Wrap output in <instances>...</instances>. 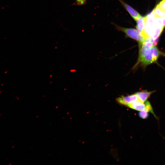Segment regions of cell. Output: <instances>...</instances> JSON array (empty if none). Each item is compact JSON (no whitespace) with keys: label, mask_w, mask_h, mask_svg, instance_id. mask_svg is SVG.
Masks as SVG:
<instances>
[{"label":"cell","mask_w":165,"mask_h":165,"mask_svg":"<svg viewBox=\"0 0 165 165\" xmlns=\"http://www.w3.org/2000/svg\"><path fill=\"white\" fill-rule=\"evenodd\" d=\"M127 106L131 109L139 111L145 110V103L139 100L131 103Z\"/></svg>","instance_id":"cell-5"},{"label":"cell","mask_w":165,"mask_h":165,"mask_svg":"<svg viewBox=\"0 0 165 165\" xmlns=\"http://www.w3.org/2000/svg\"><path fill=\"white\" fill-rule=\"evenodd\" d=\"M77 4L79 5H82L85 3L86 0H76Z\"/></svg>","instance_id":"cell-12"},{"label":"cell","mask_w":165,"mask_h":165,"mask_svg":"<svg viewBox=\"0 0 165 165\" xmlns=\"http://www.w3.org/2000/svg\"><path fill=\"white\" fill-rule=\"evenodd\" d=\"M164 55L165 56V54H164Z\"/></svg>","instance_id":"cell-14"},{"label":"cell","mask_w":165,"mask_h":165,"mask_svg":"<svg viewBox=\"0 0 165 165\" xmlns=\"http://www.w3.org/2000/svg\"><path fill=\"white\" fill-rule=\"evenodd\" d=\"M114 24L117 29L124 33L128 37L138 41L139 43L143 42L146 39L136 29L124 28Z\"/></svg>","instance_id":"cell-2"},{"label":"cell","mask_w":165,"mask_h":165,"mask_svg":"<svg viewBox=\"0 0 165 165\" xmlns=\"http://www.w3.org/2000/svg\"><path fill=\"white\" fill-rule=\"evenodd\" d=\"M153 11L156 17L163 18L165 16V11L162 9L158 4L157 5Z\"/></svg>","instance_id":"cell-8"},{"label":"cell","mask_w":165,"mask_h":165,"mask_svg":"<svg viewBox=\"0 0 165 165\" xmlns=\"http://www.w3.org/2000/svg\"><path fill=\"white\" fill-rule=\"evenodd\" d=\"M162 23L164 26H165V16L162 18Z\"/></svg>","instance_id":"cell-13"},{"label":"cell","mask_w":165,"mask_h":165,"mask_svg":"<svg viewBox=\"0 0 165 165\" xmlns=\"http://www.w3.org/2000/svg\"><path fill=\"white\" fill-rule=\"evenodd\" d=\"M158 4L165 11V0H162Z\"/></svg>","instance_id":"cell-11"},{"label":"cell","mask_w":165,"mask_h":165,"mask_svg":"<svg viewBox=\"0 0 165 165\" xmlns=\"http://www.w3.org/2000/svg\"><path fill=\"white\" fill-rule=\"evenodd\" d=\"M144 103L145 106V110L148 112H151L156 119H158V117L153 111V108L150 103L148 101H146Z\"/></svg>","instance_id":"cell-9"},{"label":"cell","mask_w":165,"mask_h":165,"mask_svg":"<svg viewBox=\"0 0 165 165\" xmlns=\"http://www.w3.org/2000/svg\"><path fill=\"white\" fill-rule=\"evenodd\" d=\"M118 0L121 2L124 8L134 20H136L138 17L141 16L136 10L124 2L122 0Z\"/></svg>","instance_id":"cell-4"},{"label":"cell","mask_w":165,"mask_h":165,"mask_svg":"<svg viewBox=\"0 0 165 165\" xmlns=\"http://www.w3.org/2000/svg\"><path fill=\"white\" fill-rule=\"evenodd\" d=\"M146 110L140 111L138 112L139 116L141 119H145L148 118L149 116V113Z\"/></svg>","instance_id":"cell-10"},{"label":"cell","mask_w":165,"mask_h":165,"mask_svg":"<svg viewBox=\"0 0 165 165\" xmlns=\"http://www.w3.org/2000/svg\"><path fill=\"white\" fill-rule=\"evenodd\" d=\"M138 100V98L136 94L126 96H122L116 99L119 104L127 106Z\"/></svg>","instance_id":"cell-3"},{"label":"cell","mask_w":165,"mask_h":165,"mask_svg":"<svg viewBox=\"0 0 165 165\" xmlns=\"http://www.w3.org/2000/svg\"><path fill=\"white\" fill-rule=\"evenodd\" d=\"M136 21L137 23L136 29L141 35L144 31L145 25V16L143 17L141 16L136 20Z\"/></svg>","instance_id":"cell-6"},{"label":"cell","mask_w":165,"mask_h":165,"mask_svg":"<svg viewBox=\"0 0 165 165\" xmlns=\"http://www.w3.org/2000/svg\"><path fill=\"white\" fill-rule=\"evenodd\" d=\"M139 43V62L145 66L155 62L160 54L156 47L153 46L152 42L149 40H145Z\"/></svg>","instance_id":"cell-1"},{"label":"cell","mask_w":165,"mask_h":165,"mask_svg":"<svg viewBox=\"0 0 165 165\" xmlns=\"http://www.w3.org/2000/svg\"><path fill=\"white\" fill-rule=\"evenodd\" d=\"M153 92H148L146 91H143L138 92L136 94L138 96L139 100L143 103H145L146 101L150 95L153 93Z\"/></svg>","instance_id":"cell-7"}]
</instances>
